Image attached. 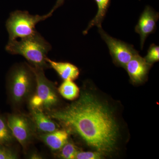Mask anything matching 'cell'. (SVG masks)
Masks as SVG:
<instances>
[{
	"mask_svg": "<svg viewBox=\"0 0 159 159\" xmlns=\"http://www.w3.org/2000/svg\"><path fill=\"white\" fill-rule=\"evenodd\" d=\"M48 115L74 131L102 154L114 150L118 136L116 123L107 107L91 94L82 93L67 107L53 110Z\"/></svg>",
	"mask_w": 159,
	"mask_h": 159,
	"instance_id": "1",
	"label": "cell"
},
{
	"mask_svg": "<svg viewBox=\"0 0 159 159\" xmlns=\"http://www.w3.org/2000/svg\"><path fill=\"white\" fill-rule=\"evenodd\" d=\"M30 66L35 76V87L28 99L30 108H38L48 112L54 110L59 101L55 86L46 77L43 69Z\"/></svg>",
	"mask_w": 159,
	"mask_h": 159,
	"instance_id": "4",
	"label": "cell"
},
{
	"mask_svg": "<svg viewBox=\"0 0 159 159\" xmlns=\"http://www.w3.org/2000/svg\"><path fill=\"white\" fill-rule=\"evenodd\" d=\"M7 123L15 139L23 147L31 142L35 127L32 119L21 114H12L8 117Z\"/></svg>",
	"mask_w": 159,
	"mask_h": 159,
	"instance_id": "7",
	"label": "cell"
},
{
	"mask_svg": "<svg viewBox=\"0 0 159 159\" xmlns=\"http://www.w3.org/2000/svg\"><path fill=\"white\" fill-rule=\"evenodd\" d=\"M0 144V159H16L17 154L11 149Z\"/></svg>",
	"mask_w": 159,
	"mask_h": 159,
	"instance_id": "19",
	"label": "cell"
},
{
	"mask_svg": "<svg viewBox=\"0 0 159 159\" xmlns=\"http://www.w3.org/2000/svg\"><path fill=\"white\" fill-rule=\"evenodd\" d=\"M145 59L148 63L152 65L154 63L157 62L159 60V47L155 44L151 45L148 49L147 55Z\"/></svg>",
	"mask_w": 159,
	"mask_h": 159,
	"instance_id": "17",
	"label": "cell"
},
{
	"mask_svg": "<svg viewBox=\"0 0 159 159\" xmlns=\"http://www.w3.org/2000/svg\"><path fill=\"white\" fill-rule=\"evenodd\" d=\"M60 155L63 159H74L78 152L76 146L72 143L68 142L61 148Z\"/></svg>",
	"mask_w": 159,
	"mask_h": 159,
	"instance_id": "16",
	"label": "cell"
},
{
	"mask_svg": "<svg viewBox=\"0 0 159 159\" xmlns=\"http://www.w3.org/2000/svg\"><path fill=\"white\" fill-rule=\"evenodd\" d=\"M98 29L101 38L108 47L110 54L115 64L125 68L133 57L139 54L133 46L112 37L102 29V27Z\"/></svg>",
	"mask_w": 159,
	"mask_h": 159,
	"instance_id": "6",
	"label": "cell"
},
{
	"mask_svg": "<svg viewBox=\"0 0 159 159\" xmlns=\"http://www.w3.org/2000/svg\"><path fill=\"white\" fill-rule=\"evenodd\" d=\"M102 154L99 152H77L75 159H99L102 158Z\"/></svg>",
	"mask_w": 159,
	"mask_h": 159,
	"instance_id": "18",
	"label": "cell"
},
{
	"mask_svg": "<svg viewBox=\"0 0 159 159\" xmlns=\"http://www.w3.org/2000/svg\"><path fill=\"white\" fill-rule=\"evenodd\" d=\"M58 91L63 97L69 100H75L80 95L79 88L73 80H64Z\"/></svg>",
	"mask_w": 159,
	"mask_h": 159,
	"instance_id": "14",
	"label": "cell"
},
{
	"mask_svg": "<svg viewBox=\"0 0 159 159\" xmlns=\"http://www.w3.org/2000/svg\"><path fill=\"white\" fill-rule=\"evenodd\" d=\"M47 61L49 66L54 69L64 80H74L79 77V70L73 64L67 62H57L48 57Z\"/></svg>",
	"mask_w": 159,
	"mask_h": 159,
	"instance_id": "12",
	"label": "cell"
},
{
	"mask_svg": "<svg viewBox=\"0 0 159 159\" xmlns=\"http://www.w3.org/2000/svg\"><path fill=\"white\" fill-rule=\"evenodd\" d=\"M31 119L35 129L43 134L49 133L58 129L57 125L43 111L38 108H30Z\"/></svg>",
	"mask_w": 159,
	"mask_h": 159,
	"instance_id": "10",
	"label": "cell"
},
{
	"mask_svg": "<svg viewBox=\"0 0 159 159\" xmlns=\"http://www.w3.org/2000/svg\"><path fill=\"white\" fill-rule=\"evenodd\" d=\"M97 3L98 10L97 14L93 20H91L89 23L88 26L85 31H83V34H87L89 30L93 27L96 26L98 28H101L102 23L105 18L107 12L110 6L111 0H94Z\"/></svg>",
	"mask_w": 159,
	"mask_h": 159,
	"instance_id": "13",
	"label": "cell"
},
{
	"mask_svg": "<svg viewBox=\"0 0 159 159\" xmlns=\"http://www.w3.org/2000/svg\"><path fill=\"white\" fill-rule=\"evenodd\" d=\"M69 133L65 129L57 130L49 133L42 134L39 136L41 140L52 151L61 149L69 139Z\"/></svg>",
	"mask_w": 159,
	"mask_h": 159,
	"instance_id": "11",
	"label": "cell"
},
{
	"mask_svg": "<svg viewBox=\"0 0 159 159\" xmlns=\"http://www.w3.org/2000/svg\"><path fill=\"white\" fill-rule=\"evenodd\" d=\"M66 0H57L56 2L55 3V5H54V7H53V9H51V11L52 13L55 11V10H56L57 9H58L59 7L60 6H62L64 3L65 1Z\"/></svg>",
	"mask_w": 159,
	"mask_h": 159,
	"instance_id": "20",
	"label": "cell"
},
{
	"mask_svg": "<svg viewBox=\"0 0 159 159\" xmlns=\"http://www.w3.org/2000/svg\"><path fill=\"white\" fill-rule=\"evenodd\" d=\"M151 65L145 58L139 55V53L127 63L125 68L131 81L134 83L138 84L143 82L146 79Z\"/></svg>",
	"mask_w": 159,
	"mask_h": 159,
	"instance_id": "9",
	"label": "cell"
},
{
	"mask_svg": "<svg viewBox=\"0 0 159 159\" xmlns=\"http://www.w3.org/2000/svg\"><path fill=\"white\" fill-rule=\"evenodd\" d=\"M159 18V12L148 6H146L140 16L135 31L140 35L142 50L148 35L153 33L156 30L157 23Z\"/></svg>",
	"mask_w": 159,
	"mask_h": 159,
	"instance_id": "8",
	"label": "cell"
},
{
	"mask_svg": "<svg viewBox=\"0 0 159 159\" xmlns=\"http://www.w3.org/2000/svg\"><path fill=\"white\" fill-rule=\"evenodd\" d=\"M35 87L34 74L30 65L20 64L14 66L9 78L8 90L11 102L19 105L33 93Z\"/></svg>",
	"mask_w": 159,
	"mask_h": 159,
	"instance_id": "3",
	"label": "cell"
},
{
	"mask_svg": "<svg viewBox=\"0 0 159 159\" xmlns=\"http://www.w3.org/2000/svg\"><path fill=\"white\" fill-rule=\"evenodd\" d=\"M7 48L11 54L23 56L31 66L43 70L49 67L47 54L51 46L37 31L29 37L9 40Z\"/></svg>",
	"mask_w": 159,
	"mask_h": 159,
	"instance_id": "2",
	"label": "cell"
},
{
	"mask_svg": "<svg viewBox=\"0 0 159 159\" xmlns=\"http://www.w3.org/2000/svg\"><path fill=\"white\" fill-rule=\"evenodd\" d=\"M14 139L7 120L0 116V144L8 145L13 142Z\"/></svg>",
	"mask_w": 159,
	"mask_h": 159,
	"instance_id": "15",
	"label": "cell"
},
{
	"mask_svg": "<svg viewBox=\"0 0 159 159\" xmlns=\"http://www.w3.org/2000/svg\"><path fill=\"white\" fill-rule=\"evenodd\" d=\"M53 13L43 16L32 15L28 11L16 10L12 12L7 23V28L9 35V40L29 37L37 31L35 26L40 22L51 17Z\"/></svg>",
	"mask_w": 159,
	"mask_h": 159,
	"instance_id": "5",
	"label": "cell"
}]
</instances>
